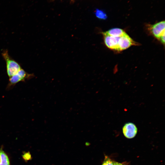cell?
<instances>
[{
  "mask_svg": "<svg viewBox=\"0 0 165 165\" xmlns=\"http://www.w3.org/2000/svg\"><path fill=\"white\" fill-rule=\"evenodd\" d=\"M114 165H125L123 163H119L116 162H114Z\"/></svg>",
  "mask_w": 165,
  "mask_h": 165,
  "instance_id": "obj_13",
  "label": "cell"
},
{
  "mask_svg": "<svg viewBox=\"0 0 165 165\" xmlns=\"http://www.w3.org/2000/svg\"><path fill=\"white\" fill-rule=\"evenodd\" d=\"M94 14L96 17L100 19L105 20L107 18L106 13L102 10L96 9L95 11Z\"/></svg>",
  "mask_w": 165,
  "mask_h": 165,
  "instance_id": "obj_9",
  "label": "cell"
},
{
  "mask_svg": "<svg viewBox=\"0 0 165 165\" xmlns=\"http://www.w3.org/2000/svg\"><path fill=\"white\" fill-rule=\"evenodd\" d=\"M114 162L107 156H105L101 165H114Z\"/></svg>",
  "mask_w": 165,
  "mask_h": 165,
  "instance_id": "obj_10",
  "label": "cell"
},
{
  "mask_svg": "<svg viewBox=\"0 0 165 165\" xmlns=\"http://www.w3.org/2000/svg\"><path fill=\"white\" fill-rule=\"evenodd\" d=\"M2 55L6 63L7 73L9 78L22 68L20 65L9 55L7 50H3Z\"/></svg>",
  "mask_w": 165,
  "mask_h": 165,
  "instance_id": "obj_1",
  "label": "cell"
},
{
  "mask_svg": "<svg viewBox=\"0 0 165 165\" xmlns=\"http://www.w3.org/2000/svg\"><path fill=\"white\" fill-rule=\"evenodd\" d=\"M104 42L106 46L108 48L115 50H118V43L119 37H114L108 35L102 32Z\"/></svg>",
  "mask_w": 165,
  "mask_h": 165,
  "instance_id": "obj_5",
  "label": "cell"
},
{
  "mask_svg": "<svg viewBox=\"0 0 165 165\" xmlns=\"http://www.w3.org/2000/svg\"><path fill=\"white\" fill-rule=\"evenodd\" d=\"M163 44L165 43V33L162 35L158 39Z\"/></svg>",
  "mask_w": 165,
  "mask_h": 165,
  "instance_id": "obj_12",
  "label": "cell"
},
{
  "mask_svg": "<svg viewBox=\"0 0 165 165\" xmlns=\"http://www.w3.org/2000/svg\"><path fill=\"white\" fill-rule=\"evenodd\" d=\"M104 33L111 36L119 37L122 36L126 32L121 29L115 28L111 29Z\"/></svg>",
  "mask_w": 165,
  "mask_h": 165,
  "instance_id": "obj_7",
  "label": "cell"
},
{
  "mask_svg": "<svg viewBox=\"0 0 165 165\" xmlns=\"http://www.w3.org/2000/svg\"><path fill=\"white\" fill-rule=\"evenodd\" d=\"M165 21H162L150 26V31L156 38H159L165 32Z\"/></svg>",
  "mask_w": 165,
  "mask_h": 165,
  "instance_id": "obj_6",
  "label": "cell"
},
{
  "mask_svg": "<svg viewBox=\"0 0 165 165\" xmlns=\"http://www.w3.org/2000/svg\"><path fill=\"white\" fill-rule=\"evenodd\" d=\"M137 43L134 42L126 33L119 37L118 51L125 50L132 45H136Z\"/></svg>",
  "mask_w": 165,
  "mask_h": 165,
  "instance_id": "obj_4",
  "label": "cell"
},
{
  "mask_svg": "<svg viewBox=\"0 0 165 165\" xmlns=\"http://www.w3.org/2000/svg\"><path fill=\"white\" fill-rule=\"evenodd\" d=\"M33 74H29L21 68L16 74L9 78L6 89H10L18 82L24 81L33 78Z\"/></svg>",
  "mask_w": 165,
  "mask_h": 165,
  "instance_id": "obj_2",
  "label": "cell"
},
{
  "mask_svg": "<svg viewBox=\"0 0 165 165\" xmlns=\"http://www.w3.org/2000/svg\"><path fill=\"white\" fill-rule=\"evenodd\" d=\"M0 165H10L8 156L1 148L0 149Z\"/></svg>",
  "mask_w": 165,
  "mask_h": 165,
  "instance_id": "obj_8",
  "label": "cell"
},
{
  "mask_svg": "<svg viewBox=\"0 0 165 165\" xmlns=\"http://www.w3.org/2000/svg\"><path fill=\"white\" fill-rule=\"evenodd\" d=\"M122 132L126 138L131 139L134 138L137 134L138 128L134 123L128 122L124 125L122 128Z\"/></svg>",
  "mask_w": 165,
  "mask_h": 165,
  "instance_id": "obj_3",
  "label": "cell"
},
{
  "mask_svg": "<svg viewBox=\"0 0 165 165\" xmlns=\"http://www.w3.org/2000/svg\"><path fill=\"white\" fill-rule=\"evenodd\" d=\"M23 157L25 160H28L31 159V155L29 153L26 152L23 155Z\"/></svg>",
  "mask_w": 165,
  "mask_h": 165,
  "instance_id": "obj_11",
  "label": "cell"
}]
</instances>
